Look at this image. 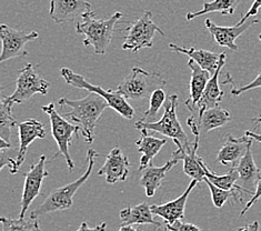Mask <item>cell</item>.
Wrapping results in <instances>:
<instances>
[{
	"mask_svg": "<svg viewBox=\"0 0 261 231\" xmlns=\"http://www.w3.org/2000/svg\"><path fill=\"white\" fill-rule=\"evenodd\" d=\"M61 108H70L69 112L63 116L69 121L80 128L86 142L91 143L95 139V129L100 119L103 111L109 107L106 99L95 92H90L88 96L78 100H70L67 97L61 98L58 101Z\"/></svg>",
	"mask_w": 261,
	"mask_h": 231,
	"instance_id": "cell-1",
	"label": "cell"
},
{
	"mask_svg": "<svg viewBox=\"0 0 261 231\" xmlns=\"http://www.w3.org/2000/svg\"><path fill=\"white\" fill-rule=\"evenodd\" d=\"M122 17V12L118 11L107 19H99L94 11H89L77 22L76 33L85 36V47L92 46L95 54L105 55L114 37L116 24Z\"/></svg>",
	"mask_w": 261,
	"mask_h": 231,
	"instance_id": "cell-2",
	"label": "cell"
},
{
	"mask_svg": "<svg viewBox=\"0 0 261 231\" xmlns=\"http://www.w3.org/2000/svg\"><path fill=\"white\" fill-rule=\"evenodd\" d=\"M98 157V152L94 149H89L87 151V161H88V167L83 176H80L72 183L67 184L63 187H59L57 189H54L47 198L43 200L41 204L30 212V219L37 220L42 215L49 214V212L63 211L72 207L73 197L76 192L80 189L87 180L89 179L95 166V159Z\"/></svg>",
	"mask_w": 261,
	"mask_h": 231,
	"instance_id": "cell-3",
	"label": "cell"
},
{
	"mask_svg": "<svg viewBox=\"0 0 261 231\" xmlns=\"http://www.w3.org/2000/svg\"><path fill=\"white\" fill-rule=\"evenodd\" d=\"M178 107V95H170L165 105V112L159 120L154 122H145L142 120L135 123V128L139 131H154L166 137H169L175 142L179 150L189 151L194 142H190L188 136L180 123L177 116Z\"/></svg>",
	"mask_w": 261,
	"mask_h": 231,
	"instance_id": "cell-4",
	"label": "cell"
},
{
	"mask_svg": "<svg viewBox=\"0 0 261 231\" xmlns=\"http://www.w3.org/2000/svg\"><path fill=\"white\" fill-rule=\"evenodd\" d=\"M166 80L158 72H149L140 67H134L128 76L116 89L126 99L145 100L150 98L153 91L164 88Z\"/></svg>",
	"mask_w": 261,
	"mask_h": 231,
	"instance_id": "cell-5",
	"label": "cell"
},
{
	"mask_svg": "<svg viewBox=\"0 0 261 231\" xmlns=\"http://www.w3.org/2000/svg\"><path fill=\"white\" fill-rule=\"evenodd\" d=\"M61 76H63V78L68 85L74 87V88L85 89L88 90L89 92H95L102 96L106 100H107L109 108H113L121 117L129 120L134 118V108L127 101V99L117 90H107L103 89L100 86L91 85L88 80L82 76V74L76 73L73 70L69 69V68H63V69H61Z\"/></svg>",
	"mask_w": 261,
	"mask_h": 231,
	"instance_id": "cell-6",
	"label": "cell"
},
{
	"mask_svg": "<svg viewBox=\"0 0 261 231\" xmlns=\"http://www.w3.org/2000/svg\"><path fill=\"white\" fill-rule=\"evenodd\" d=\"M41 109L49 116L51 124V135L56 142H57L59 148L58 153L55 155L54 158L57 157L58 155L63 156L67 162L68 168H69V172H71L73 170L74 165L71 159L69 147L72 140V137L74 135L78 136V134L80 133V128L77 124H74L73 122L66 119L63 115H60L59 112L56 110L54 104L43 106Z\"/></svg>",
	"mask_w": 261,
	"mask_h": 231,
	"instance_id": "cell-7",
	"label": "cell"
},
{
	"mask_svg": "<svg viewBox=\"0 0 261 231\" xmlns=\"http://www.w3.org/2000/svg\"><path fill=\"white\" fill-rule=\"evenodd\" d=\"M156 33L165 36V31L153 22L152 12L145 10L139 19L127 27L126 40L123 41L121 48L123 50H132L135 54H138L141 49L151 48Z\"/></svg>",
	"mask_w": 261,
	"mask_h": 231,
	"instance_id": "cell-8",
	"label": "cell"
},
{
	"mask_svg": "<svg viewBox=\"0 0 261 231\" xmlns=\"http://www.w3.org/2000/svg\"><path fill=\"white\" fill-rule=\"evenodd\" d=\"M49 87L50 84L35 70L34 66L32 64H26L17 77L16 90L11 96H8V99L15 106L20 105L29 100L37 93L47 95Z\"/></svg>",
	"mask_w": 261,
	"mask_h": 231,
	"instance_id": "cell-9",
	"label": "cell"
},
{
	"mask_svg": "<svg viewBox=\"0 0 261 231\" xmlns=\"http://www.w3.org/2000/svg\"><path fill=\"white\" fill-rule=\"evenodd\" d=\"M46 156H40L38 161L32 165L28 172L23 173L24 184L20 201V219H24L30 204L40 195L45 180L49 176V172L46 169Z\"/></svg>",
	"mask_w": 261,
	"mask_h": 231,
	"instance_id": "cell-10",
	"label": "cell"
},
{
	"mask_svg": "<svg viewBox=\"0 0 261 231\" xmlns=\"http://www.w3.org/2000/svg\"><path fill=\"white\" fill-rule=\"evenodd\" d=\"M38 37L39 34L37 31L24 34L22 31L7 26V24H2L0 39H2L3 49L2 55H0V62H5L14 58L26 57L28 55L26 45L30 41L36 40Z\"/></svg>",
	"mask_w": 261,
	"mask_h": 231,
	"instance_id": "cell-11",
	"label": "cell"
},
{
	"mask_svg": "<svg viewBox=\"0 0 261 231\" xmlns=\"http://www.w3.org/2000/svg\"><path fill=\"white\" fill-rule=\"evenodd\" d=\"M230 121H231V114L219 106V107L208 108L197 117H189L187 124L195 137H201L211 130L226 126Z\"/></svg>",
	"mask_w": 261,
	"mask_h": 231,
	"instance_id": "cell-12",
	"label": "cell"
},
{
	"mask_svg": "<svg viewBox=\"0 0 261 231\" xmlns=\"http://www.w3.org/2000/svg\"><path fill=\"white\" fill-rule=\"evenodd\" d=\"M259 22H260L259 19H256V18H250V19H248L244 23L238 22L236 26H232V27H223V26H218V24H216L210 19H206L204 24H206V27L209 30L211 37H213V39L218 43V46L226 47L232 52H237L238 46L236 45V39L244 34L245 31H247L250 27H252L253 24H257Z\"/></svg>",
	"mask_w": 261,
	"mask_h": 231,
	"instance_id": "cell-13",
	"label": "cell"
},
{
	"mask_svg": "<svg viewBox=\"0 0 261 231\" xmlns=\"http://www.w3.org/2000/svg\"><path fill=\"white\" fill-rule=\"evenodd\" d=\"M91 11V4L87 0H50L51 19L57 23L74 21Z\"/></svg>",
	"mask_w": 261,
	"mask_h": 231,
	"instance_id": "cell-14",
	"label": "cell"
},
{
	"mask_svg": "<svg viewBox=\"0 0 261 231\" xmlns=\"http://www.w3.org/2000/svg\"><path fill=\"white\" fill-rule=\"evenodd\" d=\"M129 167L130 161L128 156L123 153L120 148L116 147L108 153L103 166L98 171V176H105L108 184L115 185L127 180Z\"/></svg>",
	"mask_w": 261,
	"mask_h": 231,
	"instance_id": "cell-15",
	"label": "cell"
},
{
	"mask_svg": "<svg viewBox=\"0 0 261 231\" xmlns=\"http://www.w3.org/2000/svg\"><path fill=\"white\" fill-rule=\"evenodd\" d=\"M18 127V136H19V148L16 153V164L17 168L23 164L24 158L28 151L29 146L36 139H43L47 136V129L45 124L36 119H27L22 122L17 123Z\"/></svg>",
	"mask_w": 261,
	"mask_h": 231,
	"instance_id": "cell-16",
	"label": "cell"
},
{
	"mask_svg": "<svg viewBox=\"0 0 261 231\" xmlns=\"http://www.w3.org/2000/svg\"><path fill=\"white\" fill-rule=\"evenodd\" d=\"M199 183L197 180L192 179L187 189L185 190L181 196L176 198L175 200H171L169 202L161 203V204H151V211L154 216H158L163 218L166 223L172 224L178 220L184 219L185 211H186V204H187L188 197L192 189L198 185Z\"/></svg>",
	"mask_w": 261,
	"mask_h": 231,
	"instance_id": "cell-17",
	"label": "cell"
},
{
	"mask_svg": "<svg viewBox=\"0 0 261 231\" xmlns=\"http://www.w3.org/2000/svg\"><path fill=\"white\" fill-rule=\"evenodd\" d=\"M252 141L253 139L246 135L239 138L228 135L225 143L217 155V161L223 166L232 165V167H237L248 148L252 146Z\"/></svg>",
	"mask_w": 261,
	"mask_h": 231,
	"instance_id": "cell-18",
	"label": "cell"
},
{
	"mask_svg": "<svg viewBox=\"0 0 261 231\" xmlns=\"http://www.w3.org/2000/svg\"><path fill=\"white\" fill-rule=\"evenodd\" d=\"M188 67L191 70V78H190V93L189 98L185 101V106L187 107L192 114H195L197 109V105L200 101V99L203 95L204 89L209 83L211 74L209 71L202 69V68L197 65L194 60L188 61Z\"/></svg>",
	"mask_w": 261,
	"mask_h": 231,
	"instance_id": "cell-19",
	"label": "cell"
},
{
	"mask_svg": "<svg viewBox=\"0 0 261 231\" xmlns=\"http://www.w3.org/2000/svg\"><path fill=\"white\" fill-rule=\"evenodd\" d=\"M225 64H226V54L222 53L220 64L218 66V68H217L216 72L213 74V76H211L209 83L206 87V89H204L203 95L200 99V101H199L197 105V109H196L197 116L199 114H201L202 111H204L208 108L219 107L220 106L225 92H223V90L220 88L219 77H220V72L222 70L223 66H225Z\"/></svg>",
	"mask_w": 261,
	"mask_h": 231,
	"instance_id": "cell-20",
	"label": "cell"
},
{
	"mask_svg": "<svg viewBox=\"0 0 261 231\" xmlns=\"http://www.w3.org/2000/svg\"><path fill=\"white\" fill-rule=\"evenodd\" d=\"M236 168H237L239 173V181L241 183L240 186L244 188L246 193H249L252 197L257 189V185L261 179L260 169L253 159L252 146L248 148L246 155L241 158Z\"/></svg>",
	"mask_w": 261,
	"mask_h": 231,
	"instance_id": "cell-21",
	"label": "cell"
},
{
	"mask_svg": "<svg viewBox=\"0 0 261 231\" xmlns=\"http://www.w3.org/2000/svg\"><path fill=\"white\" fill-rule=\"evenodd\" d=\"M199 140L200 137H196L194 145L189 151H181L177 149L172 152V158L184 162V172L190 178L197 180L199 184L202 183L206 178V173L202 168V158L199 157L197 151L199 148Z\"/></svg>",
	"mask_w": 261,
	"mask_h": 231,
	"instance_id": "cell-22",
	"label": "cell"
},
{
	"mask_svg": "<svg viewBox=\"0 0 261 231\" xmlns=\"http://www.w3.org/2000/svg\"><path fill=\"white\" fill-rule=\"evenodd\" d=\"M179 162V160L172 158L164 166L156 167L149 165L146 169L142 170L140 177V185L144 187L147 197H153L154 193L159 189V187L163 185V181L166 178L168 171L171 170L172 167H175Z\"/></svg>",
	"mask_w": 261,
	"mask_h": 231,
	"instance_id": "cell-23",
	"label": "cell"
},
{
	"mask_svg": "<svg viewBox=\"0 0 261 231\" xmlns=\"http://www.w3.org/2000/svg\"><path fill=\"white\" fill-rule=\"evenodd\" d=\"M169 48L175 53L187 55L191 60H194L202 69L209 71L211 76L216 72L217 68H218L220 64L221 54H216L209 50H204V49H196L195 47H180L175 45V43H170Z\"/></svg>",
	"mask_w": 261,
	"mask_h": 231,
	"instance_id": "cell-24",
	"label": "cell"
},
{
	"mask_svg": "<svg viewBox=\"0 0 261 231\" xmlns=\"http://www.w3.org/2000/svg\"><path fill=\"white\" fill-rule=\"evenodd\" d=\"M151 211V206L147 202H142L130 207L122 209L120 211V221L121 226H136V224H150L154 227H161V222H158L153 218Z\"/></svg>",
	"mask_w": 261,
	"mask_h": 231,
	"instance_id": "cell-25",
	"label": "cell"
},
{
	"mask_svg": "<svg viewBox=\"0 0 261 231\" xmlns=\"http://www.w3.org/2000/svg\"><path fill=\"white\" fill-rule=\"evenodd\" d=\"M149 131L147 130H142L141 131V137L136 141V145L138 147V151L141 155L140 157V165H139V171H142L146 168L151 165L152 159L156 157V156L159 153L166 143L167 139L166 138H157L152 135L148 134Z\"/></svg>",
	"mask_w": 261,
	"mask_h": 231,
	"instance_id": "cell-26",
	"label": "cell"
},
{
	"mask_svg": "<svg viewBox=\"0 0 261 231\" xmlns=\"http://www.w3.org/2000/svg\"><path fill=\"white\" fill-rule=\"evenodd\" d=\"M202 168L204 170V173H206V178L210 181L211 184H214L215 186L219 187L221 189L225 190H233L237 189L242 192H245L244 188L240 185H237V181L239 180V173L236 167H232L231 169L229 170V172L225 174H217L208 167L207 162L202 159Z\"/></svg>",
	"mask_w": 261,
	"mask_h": 231,
	"instance_id": "cell-27",
	"label": "cell"
},
{
	"mask_svg": "<svg viewBox=\"0 0 261 231\" xmlns=\"http://www.w3.org/2000/svg\"><path fill=\"white\" fill-rule=\"evenodd\" d=\"M239 3L240 0H214V2L204 3L202 9L196 12H188L186 15V19L190 21L211 12H219L223 16H231L234 14Z\"/></svg>",
	"mask_w": 261,
	"mask_h": 231,
	"instance_id": "cell-28",
	"label": "cell"
},
{
	"mask_svg": "<svg viewBox=\"0 0 261 231\" xmlns=\"http://www.w3.org/2000/svg\"><path fill=\"white\" fill-rule=\"evenodd\" d=\"M14 104H11L8 96L2 97V107H0V138L10 143L11 129L17 126L18 121L12 117V108Z\"/></svg>",
	"mask_w": 261,
	"mask_h": 231,
	"instance_id": "cell-29",
	"label": "cell"
},
{
	"mask_svg": "<svg viewBox=\"0 0 261 231\" xmlns=\"http://www.w3.org/2000/svg\"><path fill=\"white\" fill-rule=\"evenodd\" d=\"M203 181L209 187V190L211 193V199H213V202H214V206L216 208H222L223 206H225V203L229 200L242 202V198L240 197L242 191L237 190V189H233V190L221 189V188H219V187H217L214 184H211L207 178H204Z\"/></svg>",
	"mask_w": 261,
	"mask_h": 231,
	"instance_id": "cell-30",
	"label": "cell"
},
{
	"mask_svg": "<svg viewBox=\"0 0 261 231\" xmlns=\"http://www.w3.org/2000/svg\"><path fill=\"white\" fill-rule=\"evenodd\" d=\"M167 99L168 97L164 88H160L156 91H153L150 98H149V108L145 111L144 117L141 118V120L145 122H154V120L157 119L160 109L165 107Z\"/></svg>",
	"mask_w": 261,
	"mask_h": 231,
	"instance_id": "cell-31",
	"label": "cell"
},
{
	"mask_svg": "<svg viewBox=\"0 0 261 231\" xmlns=\"http://www.w3.org/2000/svg\"><path fill=\"white\" fill-rule=\"evenodd\" d=\"M36 220L26 221L24 219H10V218H2L3 231H34Z\"/></svg>",
	"mask_w": 261,
	"mask_h": 231,
	"instance_id": "cell-32",
	"label": "cell"
},
{
	"mask_svg": "<svg viewBox=\"0 0 261 231\" xmlns=\"http://www.w3.org/2000/svg\"><path fill=\"white\" fill-rule=\"evenodd\" d=\"M258 88H261V71L258 76L251 81L250 84H248L244 87H240V88H234L233 87V88L231 89V95L232 96H240L241 93H244L246 91H249L252 89H258Z\"/></svg>",
	"mask_w": 261,
	"mask_h": 231,
	"instance_id": "cell-33",
	"label": "cell"
},
{
	"mask_svg": "<svg viewBox=\"0 0 261 231\" xmlns=\"http://www.w3.org/2000/svg\"><path fill=\"white\" fill-rule=\"evenodd\" d=\"M166 227L170 231H203L198 226L190 222H182L181 220H178L172 224L166 223Z\"/></svg>",
	"mask_w": 261,
	"mask_h": 231,
	"instance_id": "cell-34",
	"label": "cell"
},
{
	"mask_svg": "<svg viewBox=\"0 0 261 231\" xmlns=\"http://www.w3.org/2000/svg\"><path fill=\"white\" fill-rule=\"evenodd\" d=\"M261 198V179H260V181L258 183V185H257V189H256V191H254V193H253V196L251 197V199L249 201H248L246 204H245V207H244V209L241 210V214H240V217H242V216H245L246 215V212L249 210L252 206L256 203L259 199Z\"/></svg>",
	"mask_w": 261,
	"mask_h": 231,
	"instance_id": "cell-35",
	"label": "cell"
},
{
	"mask_svg": "<svg viewBox=\"0 0 261 231\" xmlns=\"http://www.w3.org/2000/svg\"><path fill=\"white\" fill-rule=\"evenodd\" d=\"M260 8H261V0H253V4H252V6L250 7V9L248 10V12L244 17L241 18V20L239 22L240 23H244L248 19H250V18L256 16L258 14V11H259Z\"/></svg>",
	"mask_w": 261,
	"mask_h": 231,
	"instance_id": "cell-36",
	"label": "cell"
},
{
	"mask_svg": "<svg viewBox=\"0 0 261 231\" xmlns=\"http://www.w3.org/2000/svg\"><path fill=\"white\" fill-rule=\"evenodd\" d=\"M106 229H107V223L106 222H101L95 228H89L87 222L83 221L82 224H80V227L77 229V231H106Z\"/></svg>",
	"mask_w": 261,
	"mask_h": 231,
	"instance_id": "cell-37",
	"label": "cell"
},
{
	"mask_svg": "<svg viewBox=\"0 0 261 231\" xmlns=\"http://www.w3.org/2000/svg\"><path fill=\"white\" fill-rule=\"evenodd\" d=\"M245 135H246V136H248V137H250L251 139L258 141L259 143H261V134H256V133H253V131L247 130L246 133H245Z\"/></svg>",
	"mask_w": 261,
	"mask_h": 231,
	"instance_id": "cell-38",
	"label": "cell"
},
{
	"mask_svg": "<svg viewBox=\"0 0 261 231\" xmlns=\"http://www.w3.org/2000/svg\"><path fill=\"white\" fill-rule=\"evenodd\" d=\"M245 231H258L259 230V222L258 221H253L248 226L244 227Z\"/></svg>",
	"mask_w": 261,
	"mask_h": 231,
	"instance_id": "cell-39",
	"label": "cell"
},
{
	"mask_svg": "<svg viewBox=\"0 0 261 231\" xmlns=\"http://www.w3.org/2000/svg\"><path fill=\"white\" fill-rule=\"evenodd\" d=\"M118 231H144V230L136 226H121Z\"/></svg>",
	"mask_w": 261,
	"mask_h": 231,
	"instance_id": "cell-40",
	"label": "cell"
},
{
	"mask_svg": "<svg viewBox=\"0 0 261 231\" xmlns=\"http://www.w3.org/2000/svg\"><path fill=\"white\" fill-rule=\"evenodd\" d=\"M34 231H41V229H40V227H39L38 220H36V222H35V228H34Z\"/></svg>",
	"mask_w": 261,
	"mask_h": 231,
	"instance_id": "cell-41",
	"label": "cell"
},
{
	"mask_svg": "<svg viewBox=\"0 0 261 231\" xmlns=\"http://www.w3.org/2000/svg\"><path fill=\"white\" fill-rule=\"evenodd\" d=\"M252 121H253L254 123H257V124H260V123H261V119H260L259 117H258V118H254V119H252Z\"/></svg>",
	"mask_w": 261,
	"mask_h": 231,
	"instance_id": "cell-42",
	"label": "cell"
},
{
	"mask_svg": "<svg viewBox=\"0 0 261 231\" xmlns=\"http://www.w3.org/2000/svg\"><path fill=\"white\" fill-rule=\"evenodd\" d=\"M234 231H245V229H244V227H242V228H239V229H237V230H234Z\"/></svg>",
	"mask_w": 261,
	"mask_h": 231,
	"instance_id": "cell-43",
	"label": "cell"
},
{
	"mask_svg": "<svg viewBox=\"0 0 261 231\" xmlns=\"http://www.w3.org/2000/svg\"><path fill=\"white\" fill-rule=\"evenodd\" d=\"M258 39L261 41V33L258 35Z\"/></svg>",
	"mask_w": 261,
	"mask_h": 231,
	"instance_id": "cell-44",
	"label": "cell"
},
{
	"mask_svg": "<svg viewBox=\"0 0 261 231\" xmlns=\"http://www.w3.org/2000/svg\"><path fill=\"white\" fill-rule=\"evenodd\" d=\"M164 231H170V230H169V229H168V228H167V227L165 226V229H164Z\"/></svg>",
	"mask_w": 261,
	"mask_h": 231,
	"instance_id": "cell-45",
	"label": "cell"
},
{
	"mask_svg": "<svg viewBox=\"0 0 261 231\" xmlns=\"http://www.w3.org/2000/svg\"><path fill=\"white\" fill-rule=\"evenodd\" d=\"M259 118H260V119H261V116H260V117H259Z\"/></svg>",
	"mask_w": 261,
	"mask_h": 231,
	"instance_id": "cell-46",
	"label": "cell"
}]
</instances>
